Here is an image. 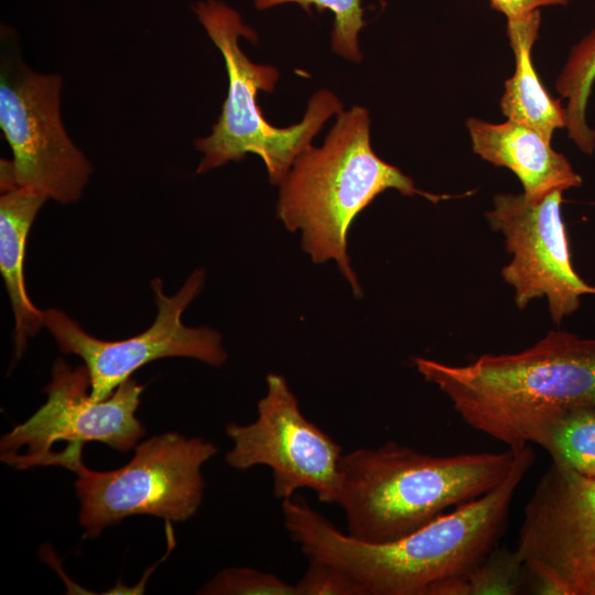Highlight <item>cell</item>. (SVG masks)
Returning a JSON list of instances; mask_svg holds the SVG:
<instances>
[{
  "label": "cell",
  "mask_w": 595,
  "mask_h": 595,
  "mask_svg": "<svg viewBox=\"0 0 595 595\" xmlns=\"http://www.w3.org/2000/svg\"><path fill=\"white\" fill-rule=\"evenodd\" d=\"M516 551L532 593L595 595V479L552 463L524 506Z\"/></svg>",
  "instance_id": "obj_9"
},
{
  "label": "cell",
  "mask_w": 595,
  "mask_h": 595,
  "mask_svg": "<svg viewBox=\"0 0 595 595\" xmlns=\"http://www.w3.org/2000/svg\"><path fill=\"white\" fill-rule=\"evenodd\" d=\"M284 3H296L306 12L315 7L317 12L329 10L334 13L332 29V48L342 57L351 62L361 60L358 35L365 26L361 0H255L259 10L270 9Z\"/></svg>",
  "instance_id": "obj_19"
},
{
  "label": "cell",
  "mask_w": 595,
  "mask_h": 595,
  "mask_svg": "<svg viewBox=\"0 0 595 595\" xmlns=\"http://www.w3.org/2000/svg\"><path fill=\"white\" fill-rule=\"evenodd\" d=\"M442 197L415 187L411 177L381 160L370 144L368 110L354 106L337 120L318 148L310 145L280 185L277 214L290 231L301 230V246L313 262L334 260L356 298L363 294L347 253L356 217L381 193Z\"/></svg>",
  "instance_id": "obj_4"
},
{
  "label": "cell",
  "mask_w": 595,
  "mask_h": 595,
  "mask_svg": "<svg viewBox=\"0 0 595 595\" xmlns=\"http://www.w3.org/2000/svg\"><path fill=\"white\" fill-rule=\"evenodd\" d=\"M552 463L595 479V409L576 408L548 422L537 433Z\"/></svg>",
  "instance_id": "obj_16"
},
{
  "label": "cell",
  "mask_w": 595,
  "mask_h": 595,
  "mask_svg": "<svg viewBox=\"0 0 595 595\" xmlns=\"http://www.w3.org/2000/svg\"><path fill=\"white\" fill-rule=\"evenodd\" d=\"M89 389L86 366L72 368L58 358L52 368V380L44 389L45 403L25 422L2 435L1 462L14 469L50 466L54 444L65 442L52 466L73 472L83 462V447L88 442L104 443L119 452L136 447L145 434L136 415L144 387L129 378L104 400H95Z\"/></svg>",
  "instance_id": "obj_7"
},
{
  "label": "cell",
  "mask_w": 595,
  "mask_h": 595,
  "mask_svg": "<svg viewBox=\"0 0 595 595\" xmlns=\"http://www.w3.org/2000/svg\"><path fill=\"white\" fill-rule=\"evenodd\" d=\"M193 10L220 51L228 74V93L218 121L208 137L195 141L196 149L204 153L196 172L238 162L253 153L262 159L270 183L280 186L324 123L343 111V104L333 93L322 89L311 97L300 122L285 128L271 126L257 104V94L273 91L279 72L251 62L238 42L239 36L256 42L255 31L242 23L236 10L220 1H199Z\"/></svg>",
  "instance_id": "obj_5"
},
{
  "label": "cell",
  "mask_w": 595,
  "mask_h": 595,
  "mask_svg": "<svg viewBox=\"0 0 595 595\" xmlns=\"http://www.w3.org/2000/svg\"><path fill=\"white\" fill-rule=\"evenodd\" d=\"M198 594L205 595H298L295 585L274 574L250 567H228L208 581Z\"/></svg>",
  "instance_id": "obj_20"
},
{
  "label": "cell",
  "mask_w": 595,
  "mask_h": 595,
  "mask_svg": "<svg viewBox=\"0 0 595 595\" xmlns=\"http://www.w3.org/2000/svg\"><path fill=\"white\" fill-rule=\"evenodd\" d=\"M203 270L194 271L172 296L163 292V283L151 281L158 309L152 325L144 332L120 340L91 336L61 310L44 311V326L64 354L79 356L89 372L90 394L95 400L108 398L122 382L144 365L165 357H191L212 366H221L227 353L220 335L206 326L188 327L183 312L202 291Z\"/></svg>",
  "instance_id": "obj_11"
},
{
  "label": "cell",
  "mask_w": 595,
  "mask_h": 595,
  "mask_svg": "<svg viewBox=\"0 0 595 595\" xmlns=\"http://www.w3.org/2000/svg\"><path fill=\"white\" fill-rule=\"evenodd\" d=\"M572 0H489L493 9L505 14L507 20L518 19L538 11L541 7L566 6Z\"/></svg>",
  "instance_id": "obj_22"
},
{
  "label": "cell",
  "mask_w": 595,
  "mask_h": 595,
  "mask_svg": "<svg viewBox=\"0 0 595 595\" xmlns=\"http://www.w3.org/2000/svg\"><path fill=\"white\" fill-rule=\"evenodd\" d=\"M534 458L529 445L517 450L495 488L397 541L356 540L296 496L282 500L283 522L309 560L343 569L368 595H430L436 585L469 573L498 545Z\"/></svg>",
  "instance_id": "obj_1"
},
{
  "label": "cell",
  "mask_w": 595,
  "mask_h": 595,
  "mask_svg": "<svg viewBox=\"0 0 595 595\" xmlns=\"http://www.w3.org/2000/svg\"><path fill=\"white\" fill-rule=\"evenodd\" d=\"M595 80V30L575 44L556 79V89L567 99L569 138L585 154L595 150V130L586 122V106Z\"/></svg>",
  "instance_id": "obj_17"
},
{
  "label": "cell",
  "mask_w": 595,
  "mask_h": 595,
  "mask_svg": "<svg viewBox=\"0 0 595 595\" xmlns=\"http://www.w3.org/2000/svg\"><path fill=\"white\" fill-rule=\"evenodd\" d=\"M466 126L474 152L513 172L528 201L538 202L555 191L581 186L582 177L569 160L531 127L511 120L490 123L477 118H469Z\"/></svg>",
  "instance_id": "obj_13"
},
{
  "label": "cell",
  "mask_w": 595,
  "mask_h": 595,
  "mask_svg": "<svg viewBox=\"0 0 595 595\" xmlns=\"http://www.w3.org/2000/svg\"><path fill=\"white\" fill-rule=\"evenodd\" d=\"M413 363L467 425L511 450L533 443L569 410L595 409V338L551 331L528 349L484 354L465 366L423 357Z\"/></svg>",
  "instance_id": "obj_2"
},
{
  "label": "cell",
  "mask_w": 595,
  "mask_h": 595,
  "mask_svg": "<svg viewBox=\"0 0 595 595\" xmlns=\"http://www.w3.org/2000/svg\"><path fill=\"white\" fill-rule=\"evenodd\" d=\"M46 199L18 186L2 190L0 197V270L14 315L15 360L22 356L28 339L44 326V311L28 295L23 267L29 231Z\"/></svg>",
  "instance_id": "obj_14"
},
{
  "label": "cell",
  "mask_w": 595,
  "mask_h": 595,
  "mask_svg": "<svg viewBox=\"0 0 595 595\" xmlns=\"http://www.w3.org/2000/svg\"><path fill=\"white\" fill-rule=\"evenodd\" d=\"M61 87L58 75L2 67L0 127L13 159L1 160V191L25 187L64 204L80 196L91 165L62 125Z\"/></svg>",
  "instance_id": "obj_8"
},
{
  "label": "cell",
  "mask_w": 595,
  "mask_h": 595,
  "mask_svg": "<svg viewBox=\"0 0 595 595\" xmlns=\"http://www.w3.org/2000/svg\"><path fill=\"white\" fill-rule=\"evenodd\" d=\"M561 191L538 202L522 194H497L486 213L491 229L501 231L512 255L501 269L504 280L515 289V302L524 309L545 296L555 324L572 315L583 294H595L574 270L565 225L561 216Z\"/></svg>",
  "instance_id": "obj_12"
},
{
  "label": "cell",
  "mask_w": 595,
  "mask_h": 595,
  "mask_svg": "<svg viewBox=\"0 0 595 595\" xmlns=\"http://www.w3.org/2000/svg\"><path fill=\"white\" fill-rule=\"evenodd\" d=\"M516 453L508 448L434 456L389 441L343 454L337 504L346 516L347 534L367 543L404 538L495 488Z\"/></svg>",
  "instance_id": "obj_3"
},
{
  "label": "cell",
  "mask_w": 595,
  "mask_h": 595,
  "mask_svg": "<svg viewBox=\"0 0 595 595\" xmlns=\"http://www.w3.org/2000/svg\"><path fill=\"white\" fill-rule=\"evenodd\" d=\"M523 572L516 550L496 547L469 573L436 585L430 595H515L521 593Z\"/></svg>",
  "instance_id": "obj_18"
},
{
  "label": "cell",
  "mask_w": 595,
  "mask_h": 595,
  "mask_svg": "<svg viewBox=\"0 0 595 595\" xmlns=\"http://www.w3.org/2000/svg\"><path fill=\"white\" fill-rule=\"evenodd\" d=\"M295 587L298 595H368L349 573L318 560H310V565Z\"/></svg>",
  "instance_id": "obj_21"
},
{
  "label": "cell",
  "mask_w": 595,
  "mask_h": 595,
  "mask_svg": "<svg viewBox=\"0 0 595 595\" xmlns=\"http://www.w3.org/2000/svg\"><path fill=\"white\" fill-rule=\"evenodd\" d=\"M217 452L202 437L166 432L137 444L133 457L117 469L93 470L79 463L73 472L84 538H98L106 527L133 515L188 520L203 499L202 466Z\"/></svg>",
  "instance_id": "obj_6"
},
{
  "label": "cell",
  "mask_w": 595,
  "mask_h": 595,
  "mask_svg": "<svg viewBox=\"0 0 595 595\" xmlns=\"http://www.w3.org/2000/svg\"><path fill=\"white\" fill-rule=\"evenodd\" d=\"M540 10L507 20V34L515 53L516 71L505 83L500 108L508 120L531 127L551 142L556 129L566 128V109L550 97L532 64V46L538 39Z\"/></svg>",
  "instance_id": "obj_15"
},
{
  "label": "cell",
  "mask_w": 595,
  "mask_h": 595,
  "mask_svg": "<svg viewBox=\"0 0 595 595\" xmlns=\"http://www.w3.org/2000/svg\"><path fill=\"white\" fill-rule=\"evenodd\" d=\"M266 382L267 393L257 404L258 418L248 424L226 425L232 442L226 463L238 470L259 465L271 468L278 499L309 488L321 502L337 504L342 447L303 415L282 375L270 372Z\"/></svg>",
  "instance_id": "obj_10"
}]
</instances>
